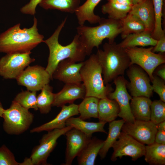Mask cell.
Returning a JSON list of instances; mask_svg holds the SVG:
<instances>
[{"mask_svg":"<svg viewBox=\"0 0 165 165\" xmlns=\"http://www.w3.org/2000/svg\"><path fill=\"white\" fill-rule=\"evenodd\" d=\"M37 23V20L34 17L33 24L29 28H21L20 24L18 23L1 33L0 53H31L32 50L44 40V36L38 32Z\"/></svg>","mask_w":165,"mask_h":165,"instance_id":"6da1fadb","label":"cell"},{"mask_svg":"<svg viewBox=\"0 0 165 165\" xmlns=\"http://www.w3.org/2000/svg\"><path fill=\"white\" fill-rule=\"evenodd\" d=\"M4 130L10 135H19L29 129L33 122V114L13 100L8 108L3 110Z\"/></svg>","mask_w":165,"mask_h":165,"instance_id":"8992f818","label":"cell"},{"mask_svg":"<svg viewBox=\"0 0 165 165\" xmlns=\"http://www.w3.org/2000/svg\"><path fill=\"white\" fill-rule=\"evenodd\" d=\"M121 130L140 143L148 145L154 142L157 128L150 120L135 119L133 123L125 122Z\"/></svg>","mask_w":165,"mask_h":165,"instance_id":"5bb4252c","label":"cell"},{"mask_svg":"<svg viewBox=\"0 0 165 165\" xmlns=\"http://www.w3.org/2000/svg\"><path fill=\"white\" fill-rule=\"evenodd\" d=\"M125 123L121 120H114L109 123L108 134L106 140L104 141L103 146L99 152L100 159L103 160L106 156L109 149L117 140L121 132L122 127Z\"/></svg>","mask_w":165,"mask_h":165,"instance_id":"4316f807","label":"cell"},{"mask_svg":"<svg viewBox=\"0 0 165 165\" xmlns=\"http://www.w3.org/2000/svg\"><path fill=\"white\" fill-rule=\"evenodd\" d=\"M152 51L153 53L160 52L164 53L165 52V35L163 36L157 40L156 45L153 47Z\"/></svg>","mask_w":165,"mask_h":165,"instance_id":"ab89813d","label":"cell"},{"mask_svg":"<svg viewBox=\"0 0 165 165\" xmlns=\"http://www.w3.org/2000/svg\"><path fill=\"white\" fill-rule=\"evenodd\" d=\"M0 165H20L14 154L5 145L0 147Z\"/></svg>","mask_w":165,"mask_h":165,"instance_id":"d590c367","label":"cell"},{"mask_svg":"<svg viewBox=\"0 0 165 165\" xmlns=\"http://www.w3.org/2000/svg\"><path fill=\"white\" fill-rule=\"evenodd\" d=\"M113 81L116 86L115 90L110 93L107 97L114 100L118 103L120 109L119 117L125 122L133 123L135 119L132 113L130 102L132 97L127 90L126 85L128 81L123 75H120Z\"/></svg>","mask_w":165,"mask_h":165,"instance_id":"7c38bea8","label":"cell"},{"mask_svg":"<svg viewBox=\"0 0 165 165\" xmlns=\"http://www.w3.org/2000/svg\"><path fill=\"white\" fill-rule=\"evenodd\" d=\"M153 48L152 46L148 48L137 46L124 49L130 59V65L135 64L141 68L147 73L151 81L156 68L165 63V56L153 52Z\"/></svg>","mask_w":165,"mask_h":165,"instance_id":"ba28073f","label":"cell"},{"mask_svg":"<svg viewBox=\"0 0 165 165\" xmlns=\"http://www.w3.org/2000/svg\"><path fill=\"white\" fill-rule=\"evenodd\" d=\"M64 134L67 142L65 163L63 165H71L74 158L80 153L92 137L74 128Z\"/></svg>","mask_w":165,"mask_h":165,"instance_id":"9a60e30c","label":"cell"},{"mask_svg":"<svg viewBox=\"0 0 165 165\" xmlns=\"http://www.w3.org/2000/svg\"><path fill=\"white\" fill-rule=\"evenodd\" d=\"M72 127L66 126L61 129H55L44 134L40 141L39 144L33 150L30 156L26 158L20 165H49L47 160L56 146L57 141Z\"/></svg>","mask_w":165,"mask_h":165,"instance_id":"52a82bcc","label":"cell"},{"mask_svg":"<svg viewBox=\"0 0 165 165\" xmlns=\"http://www.w3.org/2000/svg\"><path fill=\"white\" fill-rule=\"evenodd\" d=\"M151 82L153 91L159 95L160 100L165 102V81L153 74V78Z\"/></svg>","mask_w":165,"mask_h":165,"instance_id":"8d00e7d4","label":"cell"},{"mask_svg":"<svg viewBox=\"0 0 165 165\" xmlns=\"http://www.w3.org/2000/svg\"><path fill=\"white\" fill-rule=\"evenodd\" d=\"M120 111L119 106L114 100L107 97L99 99L98 105V118L99 121L106 123L115 120Z\"/></svg>","mask_w":165,"mask_h":165,"instance_id":"d4e9b609","label":"cell"},{"mask_svg":"<svg viewBox=\"0 0 165 165\" xmlns=\"http://www.w3.org/2000/svg\"><path fill=\"white\" fill-rule=\"evenodd\" d=\"M120 21L122 28L121 37L123 39L130 34L145 31V26L142 22L130 12Z\"/></svg>","mask_w":165,"mask_h":165,"instance_id":"f546056e","label":"cell"},{"mask_svg":"<svg viewBox=\"0 0 165 165\" xmlns=\"http://www.w3.org/2000/svg\"><path fill=\"white\" fill-rule=\"evenodd\" d=\"M99 99L94 97H85L78 105V111L81 119L98 118V105Z\"/></svg>","mask_w":165,"mask_h":165,"instance_id":"4dcf8cb0","label":"cell"},{"mask_svg":"<svg viewBox=\"0 0 165 165\" xmlns=\"http://www.w3.org/2000/svg\"><path fill=\"white\" fill-rule=\"evenodd\" d=\"M152 102L149 98L144 96L132 97L130 105L132 113L135 119L150 120Z\"/></svg>","mask_w":165,"mask_h":165,"instance_id":"603a6c76","label":"cell"},{"mask_svg":"<svg viewBox=\"0 0 165 165\" xmlns=\"http://www.w3.org/2000/svg\"><path fill=\"white\" fill-rule=\"evenodd\" d=\"M101 0H87L82 5L79 6L75 13L79 25H84L86 21L90 24L98 23L101 17L95 14L94 9Z\"/></svg>","mask_w":165,"mask_h":165,"instance_id":"cb8c5ba5","label":"cell"},{"mask_svg":"<svg viewBox=\"0 0 165 165\" xmlns=\"http://www.w3.org/2000/svg\"><path fill=\"white\" fill-rule=\"evenodd\" d=\"M80 0H42L39 4L45 9H57L73 13L79 6Z\"/></svg>","mask_w":165,"mask_h":165,"instance_id":"f1b7e54d","label":"cell"},{"mask_svg":"<svg viewBox=\"0 0 165 165\" xmlns=\"http://www.w3.org/2000/svg\"><path fill=\"white\" fill-rule=\"evenodd\" d=\"M31 53L6 54L0 59V76L6 79H16L35 59Z\"/></svg>","mask_w":165,"mask_h":165,"instance_id":"8fae6325","label":"cell"},{"mask_svg":"<svg viewBox=\"0 0 165 165\" xmlns=\"http://www.w3.org/2000/svg\"><path fill=\"white\" fill-rule=\"evenodd\" d=\"M104 143V141L94 137L90 139L77 156L79 165H94L95 159Z\"/></svg>","mask_w":165,"mask_h":165,"instance_id":"44dd1931","label":"cell"},{"mask_svg":"<svg viewBox=\"0 0 165 165\" xmlns=\"http://www.w3.org/2000/svg\"><path fill=\"white\" fill-rule=\"evenodd\" d=\"M98 23L99 25L95 27L83 25L76 28L79 40L84 47L87 56L91 55L94 47L98 49L104 39H108L109 42H114L121 33L120 20L101 18Z\"/></svg>","mask_w":165,"mask_h":165,"instance_id":"3957f363","label":"cell"},{"mask_svg":"<svg viewBox=\"0 0 165 165\" xmlns=\"http://www.w3.org/2000/svg\"><path fill=\"white\" fill-rule=\"evenodd\" d=\"M137 17L145 26V31L152 34L154 30L155 16L152 0H142L133 5L130 12Z\"/></svg>","mask_w":165,"mask_h":165,"instance_id":"d6986e66","label":"cell"},{"mask_svg":"<svg viewBox=\"0 0 165 165\" xmlns=\"http://www.w3.org/2000/svg\"><path fill=\"white\" fill-rule=\"evenodd\" d=\"M58 114L53 119L30 130L32 133L48 132L55 129H63L66 127L65 123L69 118L79 114L78 105L72 103L68 105H64Z\"/></svg>","mask_w":165,"mask_h":165,"instance_id":"ac0fdd59","label":"cell"},{"mask_svg":"<svg viewBox=\"0 0 165 165\" xmlns=\"http://www.w3.org/2000/svg\"><path fill=\"white\" fill-rule=\"evenodd\" d=\"M133 5L132 0H108L102 6L101 12L109 18L120 20L129 13Z\"/></svg>","mask_w":165,"mask_h":165,"instance_id":"ffe728a7","label":"cell"},{"mask_svg":"<svg viewBox=\"0 0 165 165\" xmlns=\"http://www.w3.org/2000/svg\"><path fill=\"white\" fill-rule=\"evenodd\" d=\"M67 19L66 17L51 36L44 40L43 42L46 44L49 50L48 63L45 68L50 77L51 80H53V74L61 61L69 59L76 62H82L87 56L84 47L79 40L78 34L75 36L72 42L68 45L64 46L59 43V35L66 23Z\"/></svg>","mask_w":165,"mask_h":165,"instance_id":"7a4b0ae2","label":"cell"},{"mask_svg":"<svg viewBox=\"0 0 165 165\" xmlns=\"http://www.w3.org/2000/svg\"><path fill=\"white\" fill-rule=\"evenodd\" d=\"M37 97L36 91L27 90L19 93L16 96L13 101L28 110L32 108L37 111L38 110Z\"/></svg>","mask_w":165,"mask_h":165,"instance_id":"d6a6232c","label":"cell"},{"mask_svg":"<svg viewBox=\"0 0 165 165\" xmlns=\"http://www.w3.org/2000/svg\"><path fill=\"white\" fill-rule=\"evenodd\" d=\"M53 90V87L48 84L43 87L37 96V106L41 113L47 114L51 110L55 96Z\"/></svg>","mask_w":165,"mask_h":165,"instance_id":"1f68e13d","label":"cell"},{"mask_svg":"<svg viewBox=\"0 0 165 165\" xmlns=\"http://www.w3.org/2000/svg\"><path fill=\"white\" fill-rule=\"evenodd\" d=\"M153 74L165 81V65L163 64L158 66L155 69Z\"/></svg>","mask_w":165,"mask_h":165,"instance_id":"60d3db41","label":"cell"},{"mask_svg":"<svg viewBox=\"0 0 165 165\" xmlns=\"http://www.w3.org/2000/svg\"><path fill=\"white\" fill-rule=\"evenodd\" d=\"M16 79L18 84L26 87L28 90L36 92L41 90L51 80L46 68L38 65L28 66Z\"/></svg>","mask_w":165,"mask_h":165,"instance_id":"4fadbf2b","label":"cell"},{"mask_svg":"<svg viewBox=\"0 0 165 165\" xmlns=\"http://www.w3.org/2000/svg\"><path fill=\"white\" fill-rule=\"evenodd\" d=\"M155 16L154 30L151 34L154 39L158 40L165 35V31L162 29V19L163 0H152Z\"/></svg>","mask_w":165,"mask_h":165,"instance_id":"836d02e7","label":"cell"},{"mask_svg":"<svg viewBox=\"0 0 165 165\" xmlns=\"http://www.w3.org/2000/svg\"><path fill=\"white\" fill-rule=\"evenodd\" d=\"M83 63L84 61L77 63L69 59L61 61L53 74V79L65 84L81 82L80 70Z\"/></svg>","mask_w":165,"mask_h":165,"instance_id":"2e32d148","label":"cell"},{"mask_svg":"<svg viewBox=\"0 0 165 165\" xmlns=\"http://www.w3.org/2000/svg\"><path fill=\"white\" fill-rule=\"evenodd\" d=\"M103 50L96 54L101 65L103 79L106 85L117 77L123 75L130 65V60L124 49L115 42L104 44Z\"/></svg>","mask_w":165,"mask_h":165,"instance_id":"277c9868","label":"cell"},{"mask_svg":"<svg viewBox=\"0 0 165 165\" xmlns=\"http://www.w3.org/2000/svg\"><path fill=\"white\" fill-rule=\"evenodd\" d=\"M42 0H30L26 5L23 6L20 11L24 14L34 15L36 13V9L37 5Z\"/></svg>","mask_w":165,"mask_h":165,"instance_id":"74e56055","label":"cell"},{"mask_svg":"<svg viewBox=\"0 0 165 165\" xmlns=\"http://www.w3.org/2000/svg\"><path fill=\"white\" fill-rule=\"evenodd\" d=\"M157 41V40L152 37L150 33L145 31L128 35L123 41L118 44L124 49L137 46H154Z\"/></svg>","mask_w":165,"mask_h":165,"instance_id":"484cf974","label":"cell"},{"mask_svg":"<svg viewBox=\"0 0 165 165\" xmlns=\"http://www.w3.org/2000/svg\"><path fill=\"white\" fill-rule=\"evenodd\" d=\"M86 94V89L83 83H65L60 91L55 94L52 106L61 107L67 103H73L77 99H83Z\"/></svg>","mask_w":165,"mask_h":165,"instance_id":"e0dca14e","label":"cell"},{"mask_svg":"<svg viewBox=\"0 0 165 165\" xmlns=\"http://www.w3.org/2000/svg\"><path fill=\"white\" fill-rule=\"evenodd\" d=\"M127 69V75L130 81H127L126 86L130 95L132 97H151L153 90L147 73L135 64L130 65Z\"/></svg>","mask_w":165,"mask_h":165,"instance_id":"9c48e42d","label":"cell"},{"mask_svg":"<svg viewBox=\"0 0 165 165\" xmlns=\"http://www.w3.org/2000/svg\"><path fill=\"white\" fill-rule=\"evenodd\" d=\"M142 0H132L133 5L137 4Z\"/></svg>","mask_w":165,"mask_h":165,"instance_id":"7bdbcfd3","label":"cell"},{"mask_svg":"<svg viewBox=\"0 0 165 165\" xmlns=\"http://www.w3.org/2000/svg\"><path fill=\"white\" fill-rule=\"evenodd\" d=\"M4 109L2 106V104L0 102V117H2V114Z\"/></svg>","mask_w":165,"mask_h":165,"instance_id":"b9f144b4","label":"cell"},{"mask_svg":"<svg viewBox=\"0 0 165 165\" xmlns=\"http://www.w3.org/2000/svg\"><path fill=\"white\" fill-rule=\"evenodd\" d=\"M150 120L156 125L165 121V103L161 100H155L151 105Z\"/></svg>","mask_w":165,"mask_h":165,"instance_id":"e575fe53","label":"cell"},{"mask_svg":"<svg viewBox=\"0 0 165 165\" xmlns=\"http://www.w3.org/2000/svg\"><path fill=\"white\" fill-rule=\"evenodd\" d=\"M90 56L84 61L80 70L82 82L86 89V97H94L99 99L106 97L114 89L109 83L105 84L102 67L96 54Z\"/></svg>","mask_w":165,"mask_h":165,"instance_id":"5b68a950","label":"cell"},{"mask_svg":"<svg viewBox=\"0 0 165 165\" xmlns=\"http://www.w3.org/2000/svg\"><path fill=\"white\" fill-rule=\"evenodd\" d=\"M156 125L157 131L154 142L158 143L165 144V121Z\"/></svg>","mask_w":165,"mask_h":165,"instance_id":"f35d334b","label":"cell"},{"mask_svg":"<svg viewBox=\"0 0 165 165\" xmlns=\"http://www.w3.org/2000/svg\"><path fill=\"white\" fill-rule=\"evenodd\" d=\"M106 123L104 122L99 121L98 122H88L80 119L71 117L66 121V126H70L76 129L87 136L92 137L93 133L101 132L107 134L104 129Z\"/></svg>","mask_w":165,"mask_h":165,"instance_id":"7402d4cb","label":"cell"},{"mask_svg":"<svg viewBox=\"0 0 165 165\" xmlns=\"http://www.w3.org/2000/svg\"><path fill=\"white\" fill-rule=\"evenodd\" d=\"M145 161L150 165L165 164V144L153 143L145 146Z\"/></svg>","mask_w":165,"mask_h":165,"instance_id":"83f0119b","label":"cell"},{"mask_svg":"<svg viewBox=\"0 0 165 165\" xmlns=\"http://www.w3.org/2000/svg\"><path fill=\"white\" fill-rule=\"evenodd\" d=\"M112 147L113 152L111 160L113 162L118 158L121 159L124 156L130 157L132 160L134 161L144 156L145 152L144 144L122 131Z\"/></svg>","mask_w":165,"mask_h":165,"instance_id":"30bf717a","label":"cell"}]
</instances>
